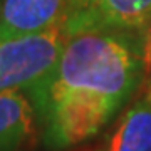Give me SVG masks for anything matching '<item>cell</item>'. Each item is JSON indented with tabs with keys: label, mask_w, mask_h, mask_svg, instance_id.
<instances>
[{
	"label": "cell",
	"mask_w": 151,
	"mask_h": 151,
	"mask_svg": "<svg viewBox=\"0 0 151 151\" xmlns=\"http://www.w3.org/2000/svg\"><path fill=\"white\" fill-rule=\"evenodd\" d=\"M145 54L131 30H89L67 39L55 67L24 91L42 145L59 151L91 139L139 87Z\"/></svg>",
	"instance_id": "obj_1"
},
{
	"label": "cell",
	"mask_w": 151,
	"mask_h": 151,
	"mask_svg": "<svg viewBox=\"0 0 151 151\" xmlns=\"http://www.w3.org/2000/svg\"><path fill=\"white\" fill-rule=\"evenodd\" d=\"M67 37L60 27L0 40V91H27L55 67Z\"/></svg>",
	"instance_id": "obj_2"
},
{
	"label": "cell",
	"mask_w": 151,
	"mask_h": 151,
	"mask_svg": "<svg viewBox=\"0 0 151 151\" xmlns=\"http://www.w3.org/2000/svg\"><path fill=\"white\" fill-rule=\"evenodd\" d=\"M151 20V0H67L65 37L89 30H138Z\"/></svg>",
	"instance_id": "obj_3"
},
{
	"label": "cell",
	"mask_w": 151,
	"mask_h": 151,
	"mask_svg": "<svg viewBox=\"0 0 151 151\" xmlns=\"http://www.w3.org/2000/svg\"><path fill=\"white\" fill-rule=\"evenodd\" d=\"M67 0H2L0 40L60 27Z\"/></svg>",
	"instance_id": "obj_4"
},
{
	"label": "cell",
	"mask_w": 151,
	"mask_h": 151,
	"mask_svg": "<svg viewBox=\"0 0 151 151\" xmlns=\"http://www.w3.org/2000/svg\"><path fill=\"white\" fill-rule=\"evenodd\" d=\"M35 113L24 91H0V151H17L35 133Z\"/></svg>",
	"instance_id": "obj_5"
},
{
	"label": "cell",
	"mask_w": 151,
	"mask_h": 151,
	"mask_svg": "<svg viewBox=\"0 0 151 151\" xmlns=\"http://www.w3.org/2000/svg\"><path fill=\"white\" fill-rule=\"evenodd\" d=\"M108 151H151V82L119 119Z\"/></svg>",
	"instance_id": "obj_6"
},
{
	"label": "cell",
	"mask_w": 151,
	"mask_h": 151,
	"mask_svg": "<svg viewBox=\"0 0 151 151\" xmlns=\"http://www.w3.org/2000/svg\"><path fill=\"white\" fill-rule=\"evenodd\" d=\"M150 49H151V39H150Z\"/></svg>",
	"instance_id": "obj_7"
},
{
	"label": "cell",
	"mask_w": 151,
	"mask_h": 151,
	"mask_svg": "<svg viewBox=\"0 0 151 151\" xmlns=\"http://www.w3.org/2000/svg\"><path fill=\"white\" fill-rule=\"evenodd\" d=\"M0 5H2V0H0Z\"/></svg>",
	"instance_id": "obj_8"
}]
</instances>
